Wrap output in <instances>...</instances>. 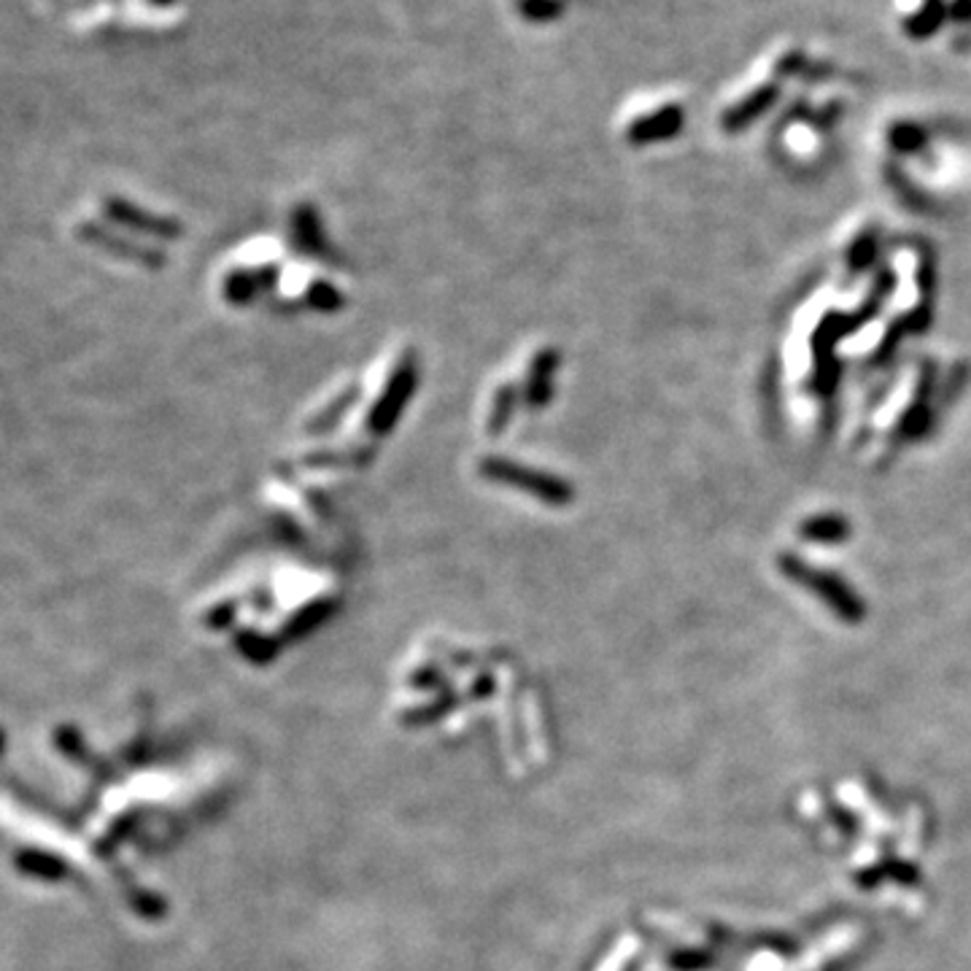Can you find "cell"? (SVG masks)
Here are the masks:
<instances>
[{
	"instance_id": "obj_1",
	"label": "cell",
	"mask_w": 971,
	"mask_h": 971,
	"mask_svg": "<svg viewBox=\"0 0 971 971\" xmlns=\"http://www.w3.org/2000/svg\"><path fill=\"white\" fill-rule=\"evenodd\" d=\"M782 573L791 575V578L799 580L801 586H807V588H812V591H815V594H821L825 602H829L831 607H836V610H840L842 616H858V612H861L858 599L853 597V591H847V588L842 586L840 578H834V575L818 573V569L807 567L804 558L782 556Z\"/></svg>"
},
{
	"instance_id": "obj_3",
	"label": "cell",
	"mask_w": 971,
	"mask_h": 971,
	"mask_svg": "<svg viewBox=\"0 0 971 971\" xmlns=\"http://www.w3.org/2000/svg\"><path fill=\"white\" fill-rule=\"evenodd\" d=\"M677 127H680V111L677 106H670L666 111H661L659 117L642 119L640 125L634 127V141H655V138L675 136Z\"/></svg>"
},
{
	"instance_id": "obj_2",
	"label": "cell",
	"mask_w": 971,
	"mask_h": 971,
	"mask_svg": "<svg viewBox=\"0 0 971 971\" xmlns=\"http://www.w3.org/2000/svg\"><path fill=\"white\" fill-rule=\"evenodd\" d=\"M801 534L810 543H842L850 534V526L840 515H812L810 521L801 524Z\"/></svg>"
}]
</instances>
